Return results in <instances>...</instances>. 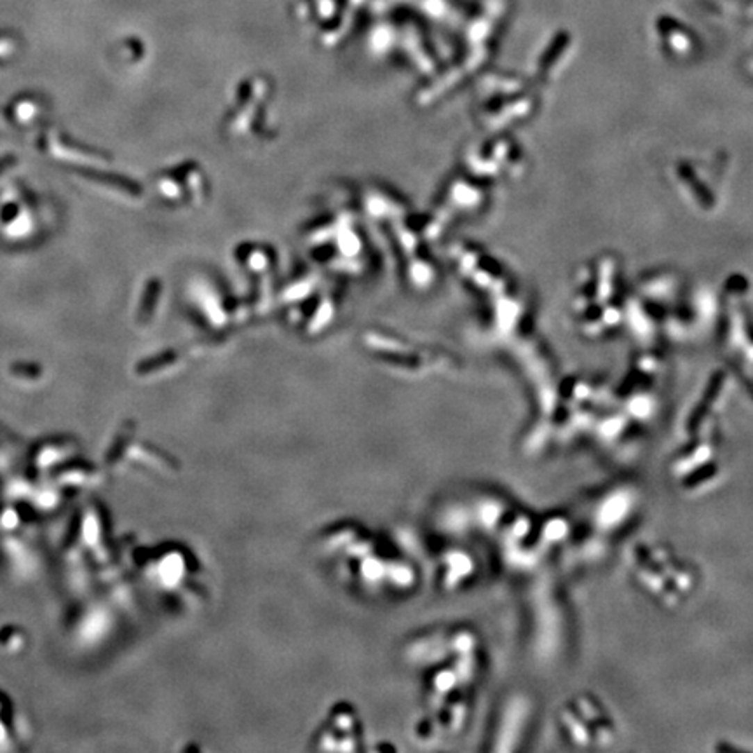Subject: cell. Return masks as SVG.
Masks as SVG:
<instances>
[{
  "label": "cell",
  "instance_id": "1",
  "mask_svg": "<svg viewBox=\"0 0 753 753\" xmlns=\"http://www.w3.org/2000/svg\"><path fill=\"white\" fill-rule=\"evenodd\" d=\"M13 113L19 122H30L40 115V102L37 98H22L13 103Z\"/></svg>",
  "mask_w": 753,
  "mask_h": 753
}]
</instances>
